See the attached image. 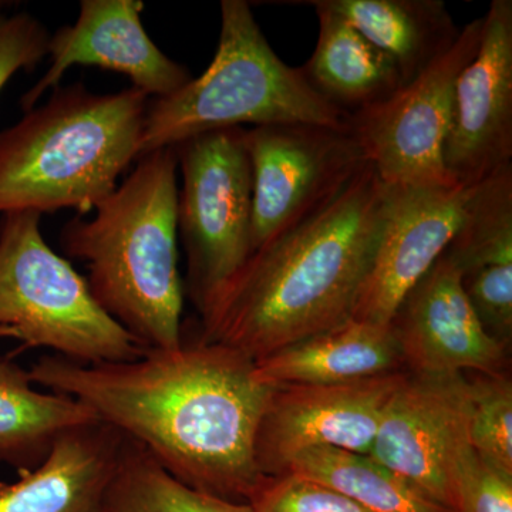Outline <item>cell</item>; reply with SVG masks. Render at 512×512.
<instances>
[{"instance_id": "6da1fadb", "label": "cell", "mask_w": 512, "mask_h": 512, "mask_svg": "<svg viewBox=\"0 0 512 512\" xmlns=\"http://www.w3.org/2000/svg\"><path fill=\"white\" fill-rule=\"evenodd\" d=\"M254 367L238 350L198 340L97 365L43 356L29 375L86 404L181 483L248 503L265 478L255 440L274 389L255 379Z\"/></svg>"}, {"instance_id": "7a4b0ae2", "label": "cell", "mask_w": 512, "mask_h": 512, "mask_svg": "<svg viewBox=\"0 0 512 512\" xmlns=\"http://www.w3.org/2000/svg\"><path fill=\"white\" fill-rule=\"evenodd\" d=\"M387 185L367 164L322 210L249 256L201 318V342L258 360L352 318Z\"/></svg>"}, {"instance_id": "3957f363", "label": "cell", "mask_w": 512, "mask_h": 512, "mask_svg": "<svg viewBox=\"0 0 512 512\" xmlns=\"http://www.w3.org/2000/svg\"><path fill=\"white\" fill-rule=\"evenodd\" d=\"M177 171L174 147L138 158L93 218L79 215L60 234L64 254L89 269L86 281L100 308L144 349L184 342Z\"/></svg>"}, {"instance_id": "277c9868", "label": "cell", "mask_w": 512, "mask_h": 512, "mask_svg": "<svg viewBox=\"0 0 512 512\" xmlns=\"http://www.w3.org/2000/svg\"><path fill=\"white\" fill-rule=\"evenodd\" d=\"M150 100L134 87L53 89L45 104L0 131V215L94 211L138 160Z\"/></svg>"}, {"instance_id": "5b68a950", "label": "cell", "mask_w": 512, "mask_h": 512, "mask_svg": "<svg viewBox=\"0 0 512 512\" xmlns=\"http://www.w3.org/2000/svg\"><path fill=\"white\" fill-rule=\"evenodd\" d=\"M350 120L309 86L299 67L276 55L248 2L222 0L214 59L200 77H192L171 96L150 100L138 158L244 124H311L350 131Z\"/></svg>"}, {"instance_id": "8992f818", "label": "cell", "mask_w": 512, "mask_h": 512, "mask_svg": "<svg viewBox=\"0 0 512 512\" xmlns=\"http://www.w3.org/2000/svg\"><path fill=\"white\" fill-rule=\"evenodd\" d=\"M42 215L0 218V328L25 348H46L73 362H126L144 349L93 298L86 278L56 254L40 229Z\"/></svg>"}, {"instance_id": "52a82bcc", "label": "cell", "mask_w": 512, "mask_h": 512, "mask_svg": "<svg viewBox=\"0 0 512 512\" xmlns=\"http://www.w3.org/2000/svg\"><path fill=\"white\" fill-rule=\"evenodd\" d=\"M244 130L210 131L174 147L183 177L177 228L187 254L184 288L200 316L252 255V171Z\"/></svg>"}, {"instance_id": "ba28073f", "label": "cell", "mask_w": 512, "mask_h": 512, "mask_svg": "<svg viewBox=\"0 0 512 512\" xmlns=\"http://www.w3.org/2000/svg\"><path fill=\"white\" fill-rule=\"evenodd\" d=\"M483 16L453 46L389 99L353 114L350 134L386 185L454 187L443 148L460 73L480 47Z\"/></svg>"}, {"instance_id": "9c48e42d", "label": "cell", "mask_w": 512, "mask_h": 512, "mask_svg": "<svg viewBox=\"0 0 512 512\" xmlns=\"http://www.w3.org/2000/svg\"><path fill=\"white\" fill-rule=\"evenodd\" d=\"M252 171V254L338 198L366 167L350 131L284 124L245 128Z\"/></svg>"}, {"instance_id": "30bf717a", "label": "cell", "mask_w": 512, "mask_h": 512, "mask_svg": "<svg viewBox=\"0 0 512 512\" xmlns=\"http://www.w3.org/2000/svg\"><path fill=\"white\" fill-rule=\"evenodd\" d=\"M470 419L466 373L407 372L384 409L369 456L424 497L456 512L457 471L473 451Z\"/></svg>"}, {"instance_id": "8fae6325", "label": "cell", "mask_w": 512, "mask_h": 512, "mask_svg": "<svg viewBox=\"0 0 512 512\" xmlns=\"http://www.w3.org/2000/svg\"><path fill=\"white\" fill-rule=\"evenodd\" d=\"M407 372L339 384L274 386L255 440L265 477L285 473L303 451L330 447L369 456L390 397Z\"/></svg>"}, {"instance_id": "7c38bea8", "label": "cell", "mask_w": 512, "mask_h": 512, "mask_svg": "<svg viewBox=\"0 0 512 512\" xmlns=\"http://www.w3.org/2000/svg\"><path fill=\"white\" fill-rule=\"evenodd\" d=\"M458 187H476L512 164V0H493L480 47L454 89L443 148Z\"/></svg>"}, {"instance_id": "4fadbf2b", "label": "cell", "mask_w": 512, "mask_h": 512, "mask_svg": "<svg viewBox=\"0 0 512 512\" xmlns=\"http://www.w3.org/2000/svg\"><path fill=\"white\" fill-rule=\"evenodd\" d=\"M474 188L387 185L382 229L353 319L389 325L406 293L446 251Z\"/></svg>"}, {"instance_id": "5bb4252c", "label": "cell", "mask_w": 512, "mask_h": 512, "mask_svg": "<svg viewBox=\"0 0 512 512\" xmlns=\"http://www.w3.org/2000/svg\"><path fill=\"white\" fill-rule=\"evenodd\" d=\"M389 325L413 375L507 373L510 345L485 330L446 254L406 293Z\"/></svg>"}, {"instance_id": "9a60e30c", "label": "cell", "mask_w": 512, "mask_h": 512, "mask_svg": "<svg viewBox=\"0 0 512 512\" xmlns=\"http://www.w3.org/2000/svg\"><path fill=\"white\" fill-rule=\"evenodd\" d=\"M140 0H83L79 18L50 35L49 70L23 94L25 111L36 107L49 90L56 89L64 73L73 66H97L128 77L134 89L164 99L191 82L183 64L158 49L144 29Z\"/></svg>"}, {"instance_id": "2e32d148", "label": "cell", "mask_w": 512, "mask_h": 512, "mask_svg": "<svg viewBox=\"0 0 512 512\" xmlns=\"http://www.w3.org/2000/svg\"><path fill=\"white\" fill-rule=\"evenodd\" d=\"M123 443L101 421L67 431L45 463L0 483V512H104Z\"/></svg>"}, {"instance_id": "e0dca14e", "label": "cell", "mask_w": 512, "mask_h": 512, "mask_svg": "<svg viewBox=\"0 0 512 512\" xmlns=\"http://www.w3.org/2000/svg\"><path fill=\"white\" fill-rule=\"evenodd\" d=\"M266 386L339 384L406 372L390 325L350 318L254 362Z\"/></svg>"}, {"instance_id": "ac0fdd59", "label": "cell", "mask_w": 512, "mask_h": 512, "mask_svg": "<svg viewBox=\"0 0 512 512\" xmlns=\"http://www.w3.org/2000/svg\"><path fill=\"white\" fill-rule=\"evenodd\" d=\"M286 3L312 6L318 15V43L299 69L309 86L333 107L353 116L389 99L403 86L393 60L320 0Z\"/></svg>"}, {"instance_id": "d6986e66", "label": "cell", "mask_w": 512, "mask_h": 512, "mask_svg": "<svg viewBox=\"0 0 512 512\" xmlns=\"http://www.w3.org/2000/svg\"><path fill=\"white\" fill-rule=\"evenodd\" d=\"M416 79L456 43L458 28L443 0H320ZM403 84V86H404Z\"/></svg>"}, {"instance_id": "ffe728a7", "label": "cell", "mask_w": 512, "mask_h": 512, "mask_svg": "<svg viewBox=\"0 0 512 512\" xmlns=\"http://www.w3.org/2000/svg\"><path fill=\"white\" fill-rule=\"evenodd\" d=\"M96 421V414L73 397L37 392L29 370L0 356V463L19 473L33 470L67 431Z\"/></svg>"}, {"instance_id": "44dd1931", "label": "cell", "mask_w": 512, "mask_h": 512, "mask_svg": "<svg viewBox=\"0 0 512 512\" xmlns=\"http://www.w3.org/2000/svg\"><path fill=\"white\" fill-rule=\"evenodd\" d=\"M285 473L318 481L367 512H451L424 497L375 458L340 448L303 451L293 458Z\"/></svg>"}, {"instance_id": "7402d4cb", "label": "cell", "mask_w": 512, "mask_h": 512, "mask_svg": "<svg viewBox=\"0 0 512 512\" xmlns=\"http://www.w3.org/2000/svg\"><path fill=\"white\" fill-rule=\"evenodd\" d=\"M104 512H254L248 503L225 500L181 483L146 448L124 437L119 463L107 488Z\"/></svg>"}, {"instance_id": "603a6c76", "label": "cell", "mask_w": 512, "mask_h": 512, "mask_svg": "<svg viewBox=\"0 0 512 512\" xmlns=\"http://www.w3.org/2000/svg\"><path fill=\"white\" fill-rule=\"evenodd\" d=\"M444 254L461 276L512 266V164L476 185Z\"/></svg>"}, {"instance_id": "cb8c5ba5", "label": "cell", "mask_w": 512, "mask_h": 512, "mask_svg": "<svg viewBox=\"0 0 512 512\" xmlns=\"http://www.w3.org/2000/svg\"><path fill=\"white\" fill-rule=\"evenodd\" d=\"M471 383L470 444L476 456L512 478V382L507 373L476 375Z\"/></svg>"}, {"instance_id": "d4e9b609", "label": "cell", "mask_w": 512, "mask_h": 512, "mask_svg": "<svg viewBox=\"0 0 512 512\" xmlns=\"http://www.w3.org/2000/svg\"><path fill=\"white\" fill-rule=\"evenodd\" d=\"M248 504L254 512H367L338 491L291 473L265 477Z\"/></svg>"}, {"instance_id": "484cf974", "label": "cell", "mask_w": 512, "mask_h": 512, "mask_svg": "<svg viewBox=\"0 0 512 512\" xmlns=\"http://www.w3.org/2000/svg\"><path fill=\"white\" fill-rule=\"evenodd\" d=\"M50 33L29 13L0 15V93L20 70L32 72L47 56Z\"/></svg>"}, {"instance_id": "4316f807", "label": "cell", "mask_w": 512, "mask_h": 512, "mask_svg": "<svg viewBox=\"0 0 512 512\" xmlns=\"http://www.w3.org/2000/svg\"><path fill=\"white\" fill-rule=\"evenodd\" d=\"M456 512H512V478L485 466L474 453L457 471Z\"/></svg>"}]
</instances>
